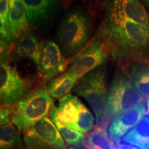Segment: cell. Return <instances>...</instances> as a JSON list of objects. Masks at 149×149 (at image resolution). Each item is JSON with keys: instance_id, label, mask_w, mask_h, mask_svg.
I'll list each match as a JSON object with an SVG mask.
<instances>
[{"instance_id": "20", "label": "cell", "mask_w": 149, "mask_h": 149, "mask_svg": "<svg viewBox=\"0 0 149 149\" xmlns=\"http://www.w3.org/2000/svg\"><path fill=\"white\" fill-rule=\"evenodd\" d=\"M51 120L55 123L59 130L61 137L68 145L74 146V148H80L85 144L86 138L84 134L77 130L67 127L57 120L53 113L51 115Z\"/></svg>"}, {"instance_id": "29", "label": "cell", "mask_w": 149, "mask_h": 149, "mask_svg": "<svg viewBox=\"0 0 149 149\" xmlns=\"http://www.w3.org/2000/svg\"><path fill=\"white\" fill-rule=\"evenodd\" d=\"M69 149H76V148H72V147H70Z\"/></svg>"}, {"instance_id": "23", "label": "cell", "mask_w": 149, "mask_h": 149, "mask_svg": "<svg viewBox=\"0 0 149 149\" xmlns=\"http://www.w3.org/2000/svg\"><path fill=\"white\" fill-rule=\"evenodd\" d=\"M13 115V107L12 106L1 104V111H0V124L1 126L6 125L10 123V119H12Z\"/></svg>"}, {"instance_id": "8", "label": "cell", "mask_w": 149, "mask_h": 149, "mask_svg": "<svg viewBox=\"0 0 149 149\" xmlns=\"http://www.w3.org/2000/svg\"><path fill=\"white\" fill-rule=\"evenodd\" d=\"M109 55L107 46L96 37L72 59L68 71L79 80L86 74L102 66Z\"/></svg>"}, {"instance_id": "1", "label": "cell", "mask_w": 149, "mask_h": 149, "mask_svg": "<svg viewBox=\"0 0 149 149\" xmlns=\"http://www.w3.org/2000/svg\"><path fill=\"white\" fill-rule=\"evenodd\" d=\"M97 38L107 46L113 58H137L149 51V29L137 22L106 14Z\"/></svg>"}, {"instance_id": "27", "label": "cell", "mask_w": 149, "mask_h": 149, "mask_svg": "<svg viewBox=\"0 0 149 149\" xmlns=\"http://www.w3.org/2000/svg\"><path fill=\"white\" fill-rule=\"evenodd\" d=\"M146 104H147V109H148V113L149 114V98L148 99V100H147Z\"/></svg>"}, {"instance_id": "12", "label": "cell", "mask_w": 149, "mask_h": 149, "mask_svg": "<svg viewBox=\"0 0 149 149\" xmlns=\"http://www.w3.org/2000/svg\"><path fill=\"white\" fill-rule=\"evenodd\" d=\"M68 63L59 46L53 41H48L42 47L39 71L44 81H49L64 72Z\"/></svg>"}, {"instance_id": "4", "label": "cell", "mask_w": 149, "mask_h": 149, "mask_svg": "<svg viewBox=\"0 0 149 149\" xmlns=\"http://www.w3.org/2000/svg\"><path fill=\"white\" fill-rule=\"evenodd\" d=\"M145 102V98L137 91L129 78L121 72L115 73L98 124H107L121 113Z\"/></svg>"}, {"instance_id": "13", "label": "cell", "mask_w": 149, "mask_h": 149, "mask_svg": "<svg viewBox=\"0 0 149 149\" xmlns=\"http://www.w3.org/2000/svg\"><path fill=\"white\" fill-rule=\"evenodd\" d=\"M146 102L115 117L110 123L109 135L115 142H120L124 135L148 114Z\"/></svg>"}, {"instance_id": "14", "label": "cell", "mask_w": 149, "mask_h": 149, "mask_svg": "<svg viewBox=\"0 0 149 149\" xmlns=\"http://www.w3.org/2000/svg\"><path fill=\"white\" fill-rule=\"evenodd\" d=\"M8 17L13 39L20 40L29 34L30 22L22 0H10Z\"/></svg>"}, {"instance_id": "19", "label": "cell", "mask_w": 149, "mask_h": 149, "mask_svg": "<svg viewBox=\"0 0 149 149\" xmlns=\"http://www.w3.org/2000/svg\"><path fill=\"white\" fill-rule=\"evenodd\" d=\"M129 79L144 98H149V68L144 64H135L129 69Z\"/></svg>"}, {"instance_id": "7", "label": "cell", "mask_w": 149, "mask_h": 149, "mask_svg": "<svg viewBox=\"0 0 149 149\" xmlns=\"http://www.w3.org/2000/svg\"><path fill=\"white\" fill-rule=\"evenodd\" d=\"M24 141L27 149H66L59 130L48 117L26 131Z\"/></svg>"}, {"instance_id": "25", "label": "cell", "mask_w": 149, "mask_h": 149, "mask_svg": "<svg viewBox=\"0 0 149 149\" xmlns=\"http://www.w3.org/2000/svg\"><path fill=\"white\" fill-rule=\"evenodd\" d=\"M115 145H116L117 149H139L137 148L136 146H133V145L124 144V143H122L121 141L116 142Z\"/></svg>"}, {"instance_id": "18", "label": "cell", "mask_w": 149, "mask_h": 149, "mask_svg": "<svg viewBox=\"0 0 149 149\" xmlns=\"http://www.w3.org/2000/svg\"><path fill=\"white\" fill-rule=\"evenodd\" d=\"M108 126L97 125L89 132L85 142L87 149H117L116 145L108 135Z\"/></svg>"}, {"instance_id": "10", "label": "cell", "mask_w": 149, "mask_h": 149, "mask_svg": "<svg viewBox=\"0 0 149 149\" xmlns=\"http://www.w3.org/2000/svg\"><path fill=\"white\" fill-rule=\"evenodd\" d=\"M105 9L107 14L131 20L149 29V14L141 0H109Z\"/></svg>"}, {"instance_id": "21", "label": "cell", "mask_w": 149, "mask_h": 149, "mask_svg": "<svg viewBox=\"0 0 149 149\" xmlns=\"http://www.w3.org/2000/svg\"><path fill=\"white\" fill-rule=\"evenodd\" d=\"M0 144L1 148H18L22 146L21 135L11 123L1 126Z\"/></svg>"}, {"instance_id": "28", "label": "cell", "mask_w": 149, "mask_h": 149, "mask_svg": "<svg viewBox=\"0 0 149 149\" xmlns=\"http://www.w3.org/2000/svg\"><path fill=\"white\" fill-rule=\"evenodd\" d=\"M1 149H20L18 148H1Z\"/></svg>"}, {"instance_id": "3", "label": "cell", "mask_w": 149, "mask_h": 149, "mask_svg": "<svg viewBox=\"0 0 149 149\" xmlns=\"http://www.w3.org/2000/svg\"><path fill=\"white\" fill-rule=\"evenodd\" d=\"M55 109L47 86H42L15 104L11 120L19 131L25 133L44 117L51 115Z\"/></svg>"}, {"instance_id": "22", "label": "cell", "mask_w": 149, "mask_h": 149, "mask_svg": "<svg viewBox=\"0 0 149 149\" xmlns=\"http://www.w3.org/2000/svg\"><path fill=\"white\" fill-rule=\"evenodd\" d=\"M10 0H0V31L1 40L9 42L13 40L9 24Z\"/></svg>"}, {"instance_id": "5", "label": "cell", "mask_w": 149, "mask_h": 149, "mask_svg": "<svg viewBox=\"0 0 149 149\" xmlns=\"http://www.w3.org/2000/svg\"><path fill=\"white\" fill-rule=\"evenodd\" d=\"M74 91L88 102L98 124L103 114L108 96L106 66L102 65L86 74L74 86Z\"/></svg>"}, {"instance_id": "26", "label": "cell", "mask_w": 149, "mask_h": 149, "mask_svg": "<svg viewBox=\"0 0 149 149\" xmlns=\"http://www.w3.org/2000/svg\"><path fill=\"white\" fill-rule=\"evenodd\" d=\"M141 1H142V3H144L145 7L149 10V0H141Z\"/></svg>"}, {"instance_id": "6", "label": "cell", "mask_w": 149, "mask_h": 149, "mask_svg": "<svg viewBox=\"0 0 149 149\" xmlns=\"http://www.w3.org/2000/svg\"><path fill=\"white\" fill-rule=\"evenodd\" d=\"M57 120L67 127L86 133L93 129L95 119L77 97L68 94L59 100L53 111Z\"/></svg>"}, {"instance_id": "11", "label": "cell", "mask_w": 149, "mask_h": 149, "mask_svg": "<svg viewBox=\"0 0 149 149\" xmlns=\"http://www.w3.org/2000/svg\"><path fill=\"white\" fill-rule=\"evenodd\" d=\"M30 24L43 29L53 22L61 10L59 0H22Z\"/></svg>"}, {"instance_id": "16", "label": "cell", "mask_w": 149, "mask_h": 149, "mask_svg": "<svg viewBox=\"0 0 149 149\" xmlns=\"http://www.w3.org/2000/svg\"><path fill=\"white\" fill-rule=\"evenodd\" d=\"M123 142L138 147L139 149H149V116L143 117L135 126L122 138Z\"/></svg>"}, {"instance_id": "24", "label": "cell", "mask_w": 149, "mask_h": 149, "mask_svg": "<svg viewBox=\"0 0 149 149\" xmlns=\"http://www.w3.org/2000/svg\"><path fill=\"white\" fill-rule=\"evenodd\" d=\"M9 46L6 42L1 40V63H6V59L8 58Z\"/></svg>"}, {"instance_id": "15", "label": "cell", "mask_w": 149, "mask_h": 149, "mask_svg": "<svg viewBox=\"0 0 149 149\" xmlns=\"http://www.w3.org/2000/svg\"><path fill=\"white\" fill-rule=\"evenodd\" d=\"M42 48L33 33H29L20 39L16 47V53L19 57L32 60L36 64L38 70L40 68Z\"/></svg>"}, {"instance_id": "2", "label": "cell", "mask_w": 149, "mask_h": 149, "mask_svg": "<svg viewBox=\"0 0 149 149\" xmlns=\"http://www.w3.org/2000/svg\"><path fill=\"white\" fill-rule=\"evenodd\" d=\"M91 22L89 14L80 7L67 13L57 31L59 46L65 55H77L87 46L91 33Z\"/></svg>"}, {"instance_id": "9", "label": "cell", "mask_w": 149, "mask_h": 149, "mask_svg": "<svg viewBox=\"0 0 149 149\" xmlns=\"http://www.w3.org/2000/svg\"><path fill=\"white\" fill-rule=\"evenodd\" d=\"M29 82L15 68L6 63L0 66V94L1 104L13 106L30 93Z\"/></svg>"}, {"instance_id": "17", "label": "cell", "mask_w": 149, "mask_h": 149, "mask_svg": "<svg viewBox=\"0 0 149 149\" xmlns=\"http://www.w3.org/2000/svg\"><path fill=\"white\" fill-rule=\"evenodd\" d=\"M77 81V78L66 70L51 80L46 86L52 97L61 99L69 94Z\"/></svg>"}]
</instances>
